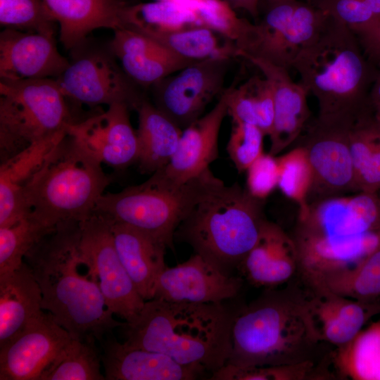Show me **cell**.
<instances>
[{"label":"cell","instance_id":"484cf974","mask_svg":"<svg viewBox=\"0 0 380 380\" xmlns=\"http://www.w3.org/2000/svg\"><path fill=\"white\" fill-rule=\"evenodd\" d=\"M110 222L118 254L137 291L145 301L153 299L157 279L167 266V246L134 227Z\"/></svg>","mask_w":380,"mask_h":380},{"label":"cell","instance_id":"1f68e13d","mask_svg":"<svg viewBox=\"0 0 380 380\" xmlns=\"http://www.w3.org/2000/svg\"><path fill=\"white\" fill-rule=\"evenodd\" d=\"M228 114L232 121L254 125L270 136L274 122L272 90L262 75H253L238 87L227 89Z\"/></svg>","mask_w":380,"mask_h":380},{"label":"cell","instance_id":"c3c4849f","mask_svg":"<svg viewBox=\"0 0 380 380\" xmlns=\"http://www.w3.org/2000/svg\"><path fill=\"white\" fill-rule=\"evenodd\" d=\"M263 1H266V0H260V2ZM303 1H306V2H308V3H310V1H311L312 0H303Z\"/></svg>","mask_w":380,"mask_h":380},{"label":"cell","instance_id":"74e56055","mask_svg":"<svg viewBox=\"0 0 380 380\" xmlns=\"http://www.w3.org/2000/svg\"><path fill=\"white\" fill-rule=\"evenodd\" d=\"M277 158L279 167L277 187L285 196L297 204L298 213L305 212L309 205L308 197L313 179L305 148L298 145Z\"/></svg>","mask_w":380,"mask_h":380},{"label":"cell","instance_id":"4dcf8cb0","mask_svg":"<svg viewBox=\"0 0 380 380\" xmlns=\"http://www.w3.org/2000/svg\"><path fill=\"white\" fill-rule=\"evenodd\" d=\"M141 34L156 40L177 56L192 63L213 58L233 59L238 57L236 46L233 43L203 26Z\"/></svg>","mask_w":380,"mask_h":380},{"label":"cell","instance_id":"603a6c76","mask_svg":"<svg viewBox=\"0 0 380 380\" xmlns=\"http://www.w3.org/2000/svg\"><path fill=\"white\" fill-rule=\"evenodd\" d=\"M108 45L126 75L142 87H152L192 64L152 38L128 28L114 30Z\"/></svg>","mask_w":380,"mask_h":380},{"label":"cell","instance_id":"7c38bea8","mask_svg":"<svg viewBox=\"0 0 380 380\" xmlns=\"http://www.w3.org/2000/svg\"><path fill=\"white\" fill-rule=\"evenodd\" d=\"M353 122L317 118L300 136V145L305 148L312 170L309 203L358 192L349 140Z\"/></svg>","mask_w":380,"mask_h":380},{"label":"cell","instance_id":"681fc988","mask_svg":"<svg viewBox=\"0 0 380 380\" xmlns=\"http://www.w3.org/2000/svg\"><path fill=\"white\" fill-rule=\"evenodd\" d=\"M155 1H177V0H155Z\"/></svg>","mask_w":380,"mask_h":380},{"label":"cell","instance_id":"d6986e66","mask_svg":"<svg viewBox=\"0 0 380 380\" xmlns=\"http://www.w3.org/2000/svg\"><path fill=\"white\" fill-rule=\"evenodd\" d=\"M68 64L55 37L10 28L0 33L1 80L56 79Z\"/></svg>","mask_w":380,"mask_h":380},{"label":"cell","instance_id":"cb8c5ba5","mask_svg":"<svg viewBox=\"0 0 380 380\" xmlns=\"http://www.w3.org/2000/svg\"><path fill=\"white\" fill-rule=\"evenodd\" d=\"M239 270L255 286L274 289L287 282L298 272V253L291 236L265 220L255 244Z\"/></svg>","mask_w":380,"mask_h":380},{"label":"cell","instance_id":"7402d4cb","mask_svg":"<svg viewBox=\"0 0 380 380\" xmlns=\"http://www.w3.org/2000/svg\"><path fill=\"white\" fill-rule=\"evenodd\" d=\"M102 342L101 362L107 380H193L205 373L163 353L120 343L114 337L108 336Z\"/></svg>","mask_w":380,"mask_h":380},{"label":"cell","instance_id":"ac0fdd59","mask_svg":"<svg viewBox=\"0 0 380 380\" xmlns=\"http://www.w3.org/2000/svg\"><path fill=\"white\" fill-rule=\"evenodd\" d=\"M241 286V278L224 274L194 253L175 267L166 266L157 279L153 298L170 302L221 303L234 298Z\"/></svg>","mask_w":380,"mask_h":380},{"label":"cell","instance_id":"ffe728a7","mask_svg":"<svg viewBox=\"0 0 380 380\" xmlns=\"http://www.w3.org/2000/svg\"><path fill=\"white\" fill-rule=\"evenodd\" d=\"M304 293L305 310L313 332L321 343L336 348L350 342L367 322L380 312V302L349 298L327 290Z\"/></svg>","mask_w":380,"mask_h":380},{"label":"cell","instance_id":"9c48e42d","mask_svg":"<svg viewBox=\"0 0 380 380\" xmlns=\"http://www.w3.org/2000/svg\"><path fill=\"white\" fill-rule=\"evenodd\" d=\"M75 119L54 78L0 82V162Z\"/></svg>","mask_w":380,"mask_h":380},{"label":"cell","instance_id":"277c9868","mask_svg":"<svg viewBox=\"0 0 380 380\" xmlns=\"http://www.w3.org/2000/svg\"><path fill=\"white\" fill-rule=\"evenodd\" d=\"M320 343L309 321L304 293L266 289L238 310L227 364L251 367L315 361Z\"/></svg>","mask_w":380,"mask_h":380},{"label":"cell","instance_id":"5b68a950","mask_svg":"<svg viewBox=\"0 0 380 380\" xmlns=\"http://www.w3.org/2000/svg\"><path fill=\"white\" fill-rule=\"evenodd\" d=\"M315 96L322 120H355L368 107L377 67L357 35L332 18L319 37L296 57L291 68Z\"/></svg>","mask_w":380,"mask_h":380},{"label":"cell","instance_id":"f1b7e54d","mask_svg":"<svg viewBox=\"0 0 380 380\" xmlns=\"http://www.w3.org/2000/svg\"><path fill=\"white\" fill-rule=\"evenodd\" d=\"M136 111L139 169L143 174H153L165 167L173 156L182 129L146 99Z\"/></svg>","mask_w":380,"mask_h":380},{"label":"cell","instance_id":"9a60e30c","mask_svg":"<svg viewBox=\"0 0 380 380\" xmlns=\"http://www.w3.org/2000/svg\"><path fill=\"white\" fill-rule=\"evenodd\" d=\"M228 114L227 89L205 115L184 129L169 163L148 179L167 188H177L209 169L218 158V138Z\"/></svg>","mask_w":380,"mask_h":380},{"label":"cell","instance_id":"e575fe53","mask_svg":"<svg viewBox=\"0 0 380 380\" xmlns=\"http://www.w3.org/2000/svg\"><path fill=\"white\" fill-rule=\"evenodd\" d=\"M94 341L71 338L41 374L39 380H103Z\"/></svg>","mask_w":380,"mask_h":380},{"label":"cell","instance_id":"ee69618b","mask_svg":"<svg viewBox=\"0 0 380 380\" xmlns=\"http://www.w3.org/2000/svg\"><path fill=\"white\" fill-rule=\"evenodd\" d=\"M246 172V189L253 197L265 200L277 187V158L270 153H262Z\"/></svg>","mask_w":380,"mask_h":380},{"label":"cell","instance_id":"5bb4252c","mask_svg":"<svg viewBox=\"0 0 380 380\" xmlns=\"http://www.w3.org/2000/svg\"><path fill=\"white\" fill-rule=\"evenodd\" d=\"M80 226V248L95 270L108 309L127 322L133 321L142 310L145 300L120 259L110 222L93 213Z\"/></svg>","mask_w":380,"mask_h":380},{"label":"cell","instance_id":"8992f818","mask_svg":"<svg viewBox=\"0 0 380 380\" xmlns=\"http://www.w3.org/2000/svg\"><path fill=\"white\" fill-rule=\"evenodd\" d=\"M264 200L238 183L211 188L178 227L175 237L189 244L220 272L232 276L255 244L266 217Z\"/></svg>","mask_w":380,"mask_h":380},{"label":"cell","instance_id":"7bdbcfd3","mask_svg":"<svg viewBox=\"0 0 380 380\" xmlns=\"http://www.w3.org/2000/svg\"><path fill=\"white\" fill-rule=\"evenodd\" d=\"M265 134L257 126L232 121L227 151L239 172L246 171L263 152Z\"/></svg>","mask_w":380,"mask_h":380},{"label":"cell","instance_id":"7dc6e473","mask_svg":"<svg viewBox=\"0 0 380 380\" xmlns=\"http://www.w3.org/2000/svg\"><path fill=\"white\" fill-rule=\"evenodd\" d=\"M373 13L380 19V0H364Z\"/></svg>","mask_w":380,"mask_h":380},{"label":"cell","instance_id":"bcb514c9","mask_svg":"<svg viewBox=\"0 0 380 380\" xmlns=\"http://www.w3.org/2000/svg\"><path fill=\"white\" fill-rule=\"evenodd\" d=\"M234 10H242L248 13L254 19L260 16V0H224Z\"/></svg>","mask_w":380,"mask_h":380},{"label":"cell","instance_id":"f35d334b","mask_svg":"<svg viewBox=\"0 0 380 380\" xmlns=\"http://www.w3.org/2000/svg\"><path fill=\"white\" fill-rule=\"evenodd\" d=\"M0 24L4 28L55 37L57 22L43 0H0Z\"/></svg>","mask_w":380,"mask_h":380},{"label":"cell","instance_id":"44dd1931","mask_svg":"<svg viewBox=\"0 0 380 380\" xmlns=\"http://www.w3.org/2000/svg\"><path fill=\"white\" fill-rule=\"evenodd\" d=\"M255 66L269 82L274 106L270 153L276 156L295 142L308 125L310 112L308 91L291 79L289 70L261 58H242Z\"/></svg>","mask_w":380,"mask_h":380},{"label":"cell","instance_id":"b9f144b4","mask_svg":"<svg viewBox=\"0 0 380 380\" xmlns=\"http://www.w3.org/2000/svg\"><path fill=\"white\" fill-rule=\"evenodd\" d=\"M310 4L346 25L357 37L372 33L380 25V19L364 0H312Z\"/></svg>","mask_w":380,"mask_h":380},{"label":"cell","instance_id":"d590c367","mask_svg":"<svg viewBox=\"0 0 380 380\" xmlns=\"http://www.w3.org/2000/svg\"><path fill=\"white\" fill-rule=\"evenodd\" d=\"M55 228L46 227L30 214L0 227V276L18 269L33 246Z\"/></svg>","mask_w":380,"mask_h":380},{"label":"cell","instance_id":"d6a6232c","mask_svg":"<svg viewBox=\"0 0 380 380\" xmlns=\"http://www.w3.org/2000/svg\"><path fill=\"white\" fill-rule=\"evenodd\" d=\"M332 361L338 375L353 380H380V322L362 329L336 348Z\"/></svg>","mask_w":380,"mask_h":380},{"label":"cell","instance_id":"f546056e","mask_svg":"<svg viewBox=\"0 0 380 380\" xmlns=\"http://www.w3.org/2000/svg\"><path fill=\"white\" fill-rule=\"evenodd\" d=\"M350 151L357 191H380V122L371 110L360 115L350 130Z\"/></svg>","mask_w":380,"mask_h":380},{"label":"cell","instance_id":"7a4b0ae2","mask_svg":"<svg viewBox=\"0 0 380 380\" xmlns=\"http://www.w3.org/2000/svg\"><path fill=\"white\" fill-rule=\"evenodd\" d=\"M80 222L59 224L25 255L42 292V306L70 337L102 341L124 322L113 318L99 278L80 248Z\"/></svg>","mask_w":380,"mask_h":380},{"label":"cell","instance_id":"30bf717a","mask_svg":"<svg viewBox=\"0 0 380 380\" xmlns=\"http://www.w3.org/2000/svg\"><path fill=\"white\" fill-rule=\"evenodd\" d=\"M262 18L253 23L237 56L263 59L288 70L332 20L327 12L302 0H266Z\"/></svg>","mask_w":380,"mask_h":380},{"label":"cell","instance_id":"ab89813d","mask_svg":"<svg viewBox=\"0 0 380 380\" xmlns=\"http://www.w3.org/2000/svg\"><path fill=\"white\" fill-rule=\"evenodd\" d=\"M328 372L319 369L315 361L308 360L299 363L240 367L226 364L213 373L212 380H303L325 379L329 377Z\"/></svg>","mask_w":380,"mask_h":380},{"label":"cell","instance_id":"ba28073f","mask_svg":"<svg viewBox=\"0 0 380 380\" xmlns=\"http://www.w3.org/2000/svg\"><path fill=\"white\" fill-rule=\"evenodd\" d=\"M220 182L210 169L177 188L162 186L148 179L119 192L104 193L94 213L141 230L172 249L179 224Z\"/></svg>","mask_w":380,"mask_h":380},{"label":"cell","instance_id":"2e32d148","mask_svg":"<svg viewBox=\"0 0 380 380\" xmlns=\"http://www.w3.org/2000/svg\"><path fill=\"white\" fill-rule=\"evenodd\" d=\"M129 108L114 103L103 112L80 119L67 132L102 164L122 169L139 157V139L129 120Z\"/></svg>","mask_w":380,"mask_h":380},{"label":"cell","instance_id":"8d00e7d4","mask_svg":"<svg viewBox=\"0 0 380 380\" xmlns=\"http://www.w3.org/2000/svg\"><path fill=\"white\" fill-rule=\"evenodd\" d=\"M196 15L198 25L217 32L237 48L246 40L253 23L237 15L224 0H179Z\"/></svg>","mask_w":380,"mask_h":380},{"label":"cell","instance_id":"52a82bcc","mask_svg":"<svg viewBox=\"0 0 380 380\" xmlns=\"http://www.w3.org/2000/svg\"><path fill=\"white\" fill-rule=\"evenodd\" d=\"M110 183L102 163L67 132L26 186L25 201L34 219L55 228L92 215Z\"/></svg>","mask_w":380,"mask_h":380},{"label":"cell","instance_id":"83f0119b","mask_svg":"<svg viewBox=\"0 0 380 380\" xmlns=\"http://www.w3.org/2000/svg\"><path fill=\"white\" fill-rule=\"evenodd\" d=\"M40 287L26 262L0 276V348L38 319L44 311Z\"/></svg>","mask_w":380,"mask_h":380},{"label":"cell","instance_id":"f6af8a7d","mask_svg":"<svg viewBox=\"0 0 380 380\" xmlns=\"http://www.w3.org/2000/svg\"><path fill=\"white\" fill-rule=\"evenodd\" d=\"M367 57L375 65L380 62V25L372 33L357 37Z\"/></svg>","mask_w":380,"mask_h":380},{"label":"cell","instance_id":"f907efd6","mask_svg":"<svg viewBox=\"0 0 380 380\" xmlns=\"http://www.w3.org/2000/svg\"><path fill=\"white\" fill-rule=\"evenodd\" d=\"M378 193H379V194L380 195V191H379Z\"/></svg>","mask_w":380,"mask_h":380},{"label":"cell","instance_id":"e0dca14e","mask_svg":"<svg viewBox=\"0 0 380 380\" xmlns=\"http://www.w3.org/2000/svg\"><path fill=\"white\" fill-rule=\"evenodd\" d=\"M70 338L51 315L44 312L0 348V379L39 380Z\"/></svg>","mask_w":380,"mask_h":380},{"label":"cell","instance_id":"836d02e7","mask_svg":"<svg viewBox=\"0 0 380 380\" xmlns=\"http://www.w3.org/2000/svg\"><path fill=\"white\" fill-rule=\"evenodd\" d=\"M124 27L141 33L171 32L200 26L195 13L176 1L129 4L123 14Z\"/></svg>","mask_w":380,"mask_h":380},{"label":"cell","instance_id":"8fae6325","mask_svg":"<svg viewBox=\"0 0 380 380\" xmlns=\"http://www.w3.org/2000/svg\"><path fill=\"white\" fill-rule=\"evenodd\" d=\"M70 51L68 67L56 78L66 99L92 107L123 103L135 110L146 99L108 44L104 47L86 39Z\"/></svg>","mask_w":380,"mask_h":380},{"label":"cell","instance_id":"6da1fadb","mask_svg":"<svg viewBox=\"0 0 380 380\" xmlns=\"http://www.w3.org/2000/svg\"><path fill=\"white\" fill-rule=\"evenodd\" d=\"M291 236L298 272L309 289H322L380 248V195L359 191L311 202L298 213Z\"/></svg>","mask_w":380,"mask_h":380},{"label":"cell","instance_id":"60d3db41","mask_svg":"<svg viewBox=\"0 0 380 380\" xmlns=\"http://www.w3.org/2000/svg\"><path fill=\"white\" fill-rule=\"evenodd\" d=\"M320 290L357 300H376L380 296V248L355 269L329 281Z\"/></svg>","mask_w":380,"mask_h":380},{"label":"cell","instance_id":"4316f807","mask_svg":"<svg viewBox=\"0 0 380 380\" xmlns=\"http://www.w3.org/2000/svg\"><path fill=\"white\" fill-rule=\"evenodd\" d=\"M67 129L36 141L0 165V227L30 214L24 191Z\"/></svg>","mask_w":380,"mask_h":380},{"label":"cell","instance_id":"d4e9b609","mask_svg":"<svg viewBox=\"0 0 380 380\" xmlns=\"http://www.w3.org/2000/svg\"><path fill=\"white\" fill-rule=\"evenodd\" d=\"M59 26V39L71 50L99 28H123L125 0H43Z\"/></svg>","mask_w":380,"mask_h":380},{"label":"cell","instance_id":"4fadbf2b","mask_svg":"<svg viewBox=\"0 0 380 380\" xmlns=\"http://www.w3.org/2000/svg\"><path fill=\"white\" fill-rule=\"evenodd\" d=\"M231 61L228 58L206 59L163 78L151 87L153 104L183 130L224 93Z\"/></svg>","mask_w":380,"mask_h":380},{"label":"cell","instance_id":"3957f363","mask_svg":"<svg viewBox=\"0 0 380 380\" xmlns=\"http://www.w3.org/2000/svg\"><path fill=\"white\" fill-rule=\"evenodd\" d=\"M238 310L227 301L196 303L153 298L145 301L133 321L120 327L127 343L163 353L212 375L229 358Z\"/></svg>","mask_w":380,"mask_h":380}]
</instances>
